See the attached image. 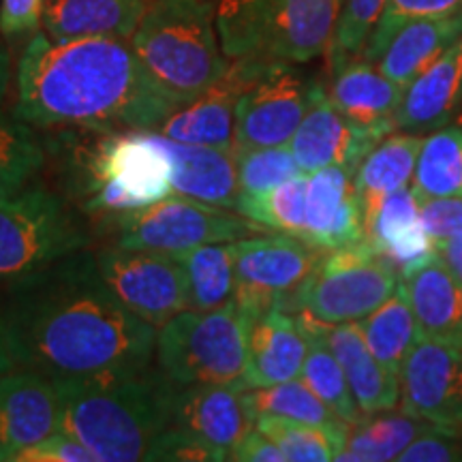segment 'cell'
Segmentation results:
<instances>
[{
  "mask_svg": "<svg viewBox=\"0 0 462 462\" xmlns=\"http://www.w3.org/2000/svg\"><path fill=\"white\" fill-rule=\"evenodd\" d=\"M0 323L17 366L50 379L143 368L157 349V328L120 302L84 248L0 287Z\"/></svg>",
  "mask_w": 462,
  "mask_h": 462,
  "instance_id": "1",
  "label": "cell"
},
{
  "mask_svg": "<svg viewBox=\"0 0 462 462\" xmlns=\"http://www.w3.org/2000/svg\"><path fill=\"white\" fill-rule=\"evenodd\" d=\"M178 106L126 39L34 32L17 62L14 116L34 129L154 131Z\"/></svg>",
  "mask_w": 462,
  "mask_h": 462,
  "instance_id": "2",
  "label": "cell"
},
{
  "mask_svg": "<svg viewBox=\"0 0 462 462\" xmlns=\"http://www.w3.org/2000/svg\"><path fill=\"white\" fill-rule=\"evenodd\" d=\"M60 402V430L97 462L146 460L152 441L171 426L178 385L159 366L51 379Z\"/></svg>",
  "mask_w": 462,
  "mask_h": 462,
  "instance_id": "3",
  "label": "cell"
},
{
  "mask_svg": "<svg viewBox=\"0 0 462 462\" xmlns=\"http://www.w3.org/2000/svg\"><path fill=\"white\" fill-rule=\"evenodd\" d=\"M131 45L180 106L210 90L231 67L218 39L215 0H150Z\"/></svg>",
  "mask_w": 462,
  "mask_h": 462,
  "instance_id": "4",
  "label": "cell"
},
{
  "mask_svg": "<svg viewBox=\"0 0 462 462\" xmlns=\"http://www.w3.org/2000/svg\"><path fill=\"white\" fill-rule=\"evenodd\" d=\"M229 60L309 62L328 51L340 0H215Z\"/></svg>",
  "mask_w": 462,
  "mask_h": 462,
  "instance_id": "5",
  "label": "cell"
},
{
  "mask_svg": "<svg viewBox=\"0 0 462 462\" xmlns=\"http://www.w3.org/2000/svg\"><path fill=\"white\" fill-rule=\"evenodd\" d=\"M248 317L236 300L184 310L157 330L154 362L178 388L240 383L246 371Z\"/></svg>",
  "mask_w": 462,
  "mask_h": 462,
  "instance_id": "6",
  "label": "cell"
},
{
  "mask_svg": "<svg viewBox=\"0 0 462 462\" xmlns=\"http://www.w3.org/2000/svg\"><path fill=\"white\" fill-rule=\"evenodd\" d=\"M90 238L67 201L42 187L0 198V287L86 248Z\"/></svg>",
  "mask_w": 462,
  "mask_h": 462,
  "instance_id": "7",
  "label": "cell"
},
{
  "mask_svg": "<svg viewBox=\"0 0 462 462\" xmlns=\"http://www.w3.org/2000/svg\"><path fill=\"white\" fill-rule=\"evenodd\" d=\"M398 282L401 273L364 240L321 257L289 306L330 326L354 323L377 310Z\"/></svg>",
  "mask_w": 462,
  "mask_h": 462,
  "instance_id": "8",
  "label": "cell"
},
{
  "mask_svg": "<svg viewBox=\"0 0 462 462\" xmlns=\"http://www.w3.org/2000/svg\"><path fill=\"white\" fill-rule=\"evenodd\" d=\"M88 210H137L170 198L171 161L154 131L107 133L88 161Z\"/></svg>",
  "mask_w": 462,
  "mask_h": 462,
  "instance_id": "9",
  "label": "cell"
},
{
  "mask_svg": "<svg viewBox=\"0 0 462 462\" xmlns=\"http://www.w3.org/2000/svg\"><path fill=\"white\" fill-rule=\"evenodd\" d=\"M118 246L143 248L178 255L215 242H236L263 234L262 225L242 215H231L227 208L170 195V198L137 210L120 212Z\"/></svg>",
  "mask_w": 462,
  "mask_h": 462,
  "instance_id": "10",
  "label": "cell"
},
{
  "mask_svg": "<svg viewBox=\"0 0 462 462\" xmlns=\"http://www.w3.org/2000/svg\"><path fill=\"white\" fill-rule=\"evenodd\" d=\"M236 302L248 319L263 310L289 309L300 285L321 262L319 248L289 234L236 240Z\"/></svg>",
  "mask_w": 462,
  "mask_h": 462,
  "instance_id": "11",
  "label": "cell"
},
{
  "mask_svg": "<svg viewBox=\"0 0 462 462\" xmlns=\"http://www.w3.org/2000/svg\"><path fill=\"white\" fill-rule=\"evenodd\" d=\"M97 265L120 302L157 330L189 310L187 274L176 255L116 246L97 253Z\"/></svg>",
  "mask_w": 462,
  "mask_h": 462,
  "instance_id": "12",
  "label": "cell"
},
{
  "mask_svg": "<svg viewBox=\"0 0 462 462\" xmlns=\"http://www.w3.org/2000/svg\"><path fill=\"white\" fill-rule=\"evenodd\" d=\"M313 86L291 62H265L236 109V154L287 146L309 109Z\"/></svg>",
  "mask_w": 462,
  "mask_h": 462,
  "instance_id": "13",
  "label": "cell"
},
{
  "mask_svg": "<svg viewBox=\"0 0 462 462\" xmlns=\"http://www.w3.org/2000/svg\"><path fill=\"white\" fill-rule=\"evenodd\" d=\"M401 411L449 430H462V346L420 338L404 357Z\"/></svg>",
  "mask_w": 462,
  "mask_h": 462,
  "instance_id": "14",
  "label": "cell"
},
{
  "mask_svg": "<svg viewBox=\"0 0 462 462\" xmlns=\"http://www.w3.org/2000/svg\"><path fill=\"white\" fill-rule=\"evenodd\" d=\"M265 62L231 60L229 71L198 99L182 103L161 123L159 133L170 140L210 146L236 154V109Z\"/></svg>",
  "mask_w": 462,
  "mask_h": 462,
  "instance_id": "15",
  "label": "cell"
},
{
  "mask_svg": "<svg viewBox=\"0 0 462 462\" xmlns=\"http://www.w3.org/2000/svg\"><path fill=\"white\" fill-rule=\"evenodd\" d=\"M379 142L351 125L338 112L323 86L315 82L309 109L293 133L289 148L302 173H313L332 165L346 167L356 173L362 159Z\"/></svg>",
  "mask_w": 462,
  "mask_h": 462,
  "instance_id": "16",
  "label": "cell"
},
{
  "mask_svg": "<svg viewBox=\"0 0 462 462\" xmlns=\"http://www.w3.org/2000/svg\"><path fill=\"white\" fill-rule=\"evenodd\" d=\"M304 242L319 251L364 242V210L354 171L332 165L306 173Z\"/></svg>",
  "mask_w": 462,
  "mask_h": 462,
  "instance_id": "17",
  "label": "cell"
},
{
  "mask_svg": "<svg viewBox=\"0 0 462 462\" xmlns=\"http://www.w3.org/2000/svg\"><path fill=\"white\" fill-rule=\"evenodd\" d=\"M60 430V402L54 381L34 371L0 377V462Z\"/></svg>",
  "mask_w": 462,
  "mask_h": 462,
  "instance_id": "18",
  "label": "cell"
},
{
  "mask_svg": "<svg viewBox=\"0 0 462 462\" xmlns=\"http://www.w3.org/2000/svg\"><path fill=\"white\" fill-rule=\"evenodd\" d=\"M330 99L357 129L383 140L394 133L404 88L385 78L377 65L354 58L332 71Z\"/></svg>",
  "mask_w": 462,
  "mask_h": 462,
  "instance_id": "19",
  "label": "cell"
},
{
  "mask_svg": "<svg viewBox=\"0 0 462 462\" xmlns=\"http://www.w3.org/2000/svg\"><path fill=\"white\" fill-rule=\"evenodd\" d=\"M306 351L309 343L296 317L281 306L263 310L262 315L248 319L246 371L242 377V388H270L300 379Z\"/></svg>",
  "mask_w": 462,
  "mask_h": 462,
  "instance_id": "20",
  "label": "cell"
},
{
  "mask_svg": "<svg viewBox=\"0 0 462 462\" xmlns=\"http://www.w3.org/2000/svg\"><path fill=\"white\" fill-rule=\"evenodd\" d=\"M364 240L388 259L401 276L437 253L421 223L420 199L411 184L385 195L364 215Z\"/></svg>",
  "mask_w": 462,
  "mask_h": 462,
  "instance_id": "21",
  "label": "cell"
},
{
  "mask_svg": "<svg viewBox=\"0 0 462 462\" xmlns=\"http://www.w3.org/2000/svg\"><path fill=\"white\" fill-rule=\"evenodd\" d=\"M171 426L195 430L229 454L248 430L255 429V420L248 413L240 383L189 385L178 388L173 396Z\"/></svg>",
  "mask_w": 462,
  "mask_h": 462,
  "instance_id": "22",
  "label": "cell"
},
{
  "mask_svg": "<svg viewBox=\"0 0 462 462\" xmlns=\"http://www.w3.org/2000/svg\"><path fill=\"white\" fill-rule=\"evenodd\" d=\"M171 161V189L182 198L236 210L238 204V154L210 146L170 140L154 131Z\"/></svg>",
  "mask_w": 462,
  "mask_h": 462,
  "instance_id": "23",
  "label": "cell"
},
{
  "mask_svg": "<svg viewBox=\"0 0 462 462\" xmlns=\"http://www.w3.org/2000/svg\"><path fill=\"white\" fill-rule=\"evenodd\" d=\"M420 338L462 346V285L443 259L432 255L401 276Z\"/></svg>",
  "mask_w": 462,
  "mask_h": 462,
  "instance_id": "24",
  "label": "cell"
},
{
  "mask_svg": "<svg viewBox=\"0 0 462 462\" xmlns=\"http://www.w3.org/2000/svg\"><path fill=\"white\" fill-rule=\"evenodd\" d=\"M462 103V37L404 88L396 126L432 133L446 126Z\"/></svg>",
  "mask_w": 462,
  "mask_h": 462,
  "instance_id": "25",
  "label": "cell"
},
{
  "mask_svg": "<svg viewBox=\"0 0 462 462\" xmlns=\"http://www.w3.org/2000/svg\"><path fill=\"white\" fill-rule=\"evenodd\" d=\"M150 0H43L42 26L51 39H126Z\"/></svg>",
  "mask_w": 462,
  "mask_h": 462,
  "instance_id": "26",
  "label": "cell"
},
{
  "mask_svg": "<svg viewBox=\"0 0 462 462\" xmlns=\"http://www.w3.org/2000/svg\"><path fill=\"white\" fill-rule=\"evenodd\" d=\"M326 338L364 415L392 411L401 404V379L373 356L357 321L326 323Z\"/></svg>",
  "mask_w": 462,
  "mask_h": 462,
  "instance_id": "27",
  "label": "cell"
},
{
  "mask_svg": "<svg viewBox=\"0 0 462 462\" xmlns=\"http://www.w3.org/2000/svg\"><path fill=\"white\" fill-rule=\"evenodd\" d=\"M462 37V11L441 17H421L398 28L374 65L385 78L407 88L443 51Z\"/></svg>",
  "mask_w": 462,
  "mask_h": 462,
  "instance_id": "28",
  "label": "cell"
},
{
  "mask_svg": "<svg viewBox=\"0 0 462 462\" xmlns=\"http://www.w3.org/2000/svg\"><path fill=\"white\" fill-rule=\"evenodd\" d=\"M421 142L424 137L418 133H390L362 159L354 180L364 215H368L385 195L413 182Z\"/></svg>",
  "mask_w": 462,
  "mask_h": 462,
  "instance_id": "29",
  "label": "cell"
},
{
  "mask_svg": "<svg viewBox=\"0 0 462 462\" xmlns=\"http://www.w3.org/2000/svg\"><path fill=\"white\" fill-rule=\"evenodd\" d=\"M296 319L306 343H309V351H306V360L302 373H300V379L326 402V407L334 415H338L340 420L351 426L357 424L366 415L357 407L354 392H351L349 383H346L343 366H340L337 356L332 354L330 345H328L326 323L317 321L304 313H298Z\"/></svg>",
  "mask_w": 462,
  "mask_h": 462,
  "instance_id": "30",
  "label": "cell"
},
{
  "mask_svg": "<svg viewBox=\"0 0 462 462\" xmlns=\"http://www.w3.org/2000/svg\"><path fill=\"white\" fill-rule=\"evenodd\" d=\"M437 429L430 421L418 420L409 413L381 411L371 420H360L349 429L346 446L337 460L349 462H388L401 454L424 432Z\"/></svg>",
  "mask_w": 462,
  "mask_h": 462,
  "instance_id": "31",
  "label": "cell"
},
{
  "mask_svg": "<svg viewBox=\"0 0 462 462\" xmlns=\"http://www.w3.org/2000/svg\"><path fill=\"white\" fill-rule=\"evenodd\" d=\"M189 282V310H212L236 298L234 242H215L178 253Z\"/></svg>",
  "mask_w": 462,
  "mask_h": 462,
  "instance_id": "32",
  "label": "cell"
},
{
  "mask_svg": "<svg viewBox=\"0 0 462 462\" xmlns=\"http://www.w3.org/2000/svg\"><path fill=\"white\" fill-rule=\"evenodd\" d=\"M357 328L373 356L390 373L401 374L404 357L420 340L418 323L402 282H398L396 291L377 310L357 321Z\"/></svg>",
  "mask_w": 462,
  "mask_h": 462,
  "instance_id": "33",
  "label": "cell"
},
{
  "mask_svg": "<svg viewBox=\"0 0 462 462\" xmlns=\"http://www.w3.org/2000/svg\"><path fill=\"white\" fill-rule=\"evenodd\" d=\"M411 187L420 199L462 195V125H446L424 137Z\"/></svg>",
  "mask_w": 462,
  "mask_h": 462,
  "instance_id": "34",
  "label": "cell"
},
{
  "mask_svg": "<svg viewBox=\"0 0 462 462\" xmlns=\"http://www.w3.org/2000/svg\"><path fill=\"white\" fill-rule=\"evenodd\" d=\"M255 429L273 439L289 462H330L337 460L345 449L351 426L343 424L337 429H326V426L302 424L274 415H259Z\"/></svg>",
  "mask_w": 462,
  "mask_h": 462,
  "instance_id": "35",
  "label": "cell"
},
{
  "mask_svg": "<svg viewBox=\"0 0 462 462\" xmlns=\"http://www.w3.org/2000/svg\"><path fill=\"white\" fill-rule=\"evenodd\" d=\"M245 404L253 420H257L259 415H274V418L326 426V429L346 424L326 407V402L302 379H291L270 388L245 390Z\"/></svg>",
  "mask_w": 462,
  "mask_h": 462,
  "instance_id": "36",
  "label": "cell"
},
{
  "mask_svg": "<svg viewBox=\"0 0 462 462\" xmlns=\"http://www.w3.org/2000/svg\"><path fill=\"white\" fill-rule=\"evenodd\" d=\"M43 165L45 148L34 126L0 112V198L28 189Z\"/></svg>",
  "mask_w": 462,
  "mask_h": 462,
  "instance_id": "37",
  "label": "cell"
},
{
  "mask_svg": "<svg viewBox=\"0 0 462 462\" xmlns=\"http://www.w3.org/2000/svg\"><path fill=\"white\" fill-rule=\"evenodd\" d=\"M236 212L262 227L304 238L306 229V173L259 195H238Z\"/></svg>",
  "mask_w": 462,
  "mask_h": 462,
  "instance_id": "38",
  "label": "cell"
},
{
  "mask_svg": "<svg viewBox=\"0 0 462 462\" xmlns=\"http://www.w3.org/2000/svg\"><path fill=\"white\" fill-rule=\"evenodd\" d=\"M388 0H343L328 54L332 71L360 58Z\"/></svg>",
  "mask_w": 462,
  "mask_h": 462,
  "instance_id": "39",
  "label": "cell"
},
{
  "mask_svg": "<svg viewBox=\"0 0 462 462\" xmlns=\"http://www.w3.org/2000/svg\"><path fill=\"white\" fill-rule=\"evenodd\" d=\"M302 173L291 148H253L238 152V195H259Z\"/></svg>",
  "mask_w": 462,
  "mask_h": 462,
  "instance_id": "40",
  "label": "cell"
},
{
  "mask_svg": "<svg viewBox=\"0 0 462 462\" xmlns=\"http://www.w3.org/2000/svg\"><path fill=\"white\" fill-rule=\"evenodd\" d=\"M458 11H462V0H388L360 58L374 65L394 32L407 22L421 20V17L452 15Z\"/></svg>",
  "mask_w": 462,
  "mask_h": 462,
  "instance_id": "41",
  "label": "cell"
},
{
  "mask_svg": "<svg viewBox=\"0 0 462 462\" xmlns=\"http://www.w3.org/2000/svg\"><path fill=\"white\" fill-rule=\"evenodd\" d=\"M148 462H225L229 454L195 430L167 426L146 454Z\"/></svg>",
  "mask_w": 462,
  "mask_h": 462,
  "instance_id": "42",
  "label": "cell"
},
{
  "mask_svg": "<svg viewBox=\"0 0 462 462\" xmlns=\"http://www.w3.org/2000/svg\"><path fill=\"white\" fill-rule=\"evenodd\" d=\"M420 215L432 245H441L462 234V195L420 199Z\"/></svg>",
  "mask_w": 462,
  "mask_h": 462,
  "instance_id": "43",
  "label": "cell"
},
{
  "mask_svg": "<svg viewBox=\"0 0 462 462\" xmlns=\"http://www.w3.org/2000/svg\"><path fill=\"white\" fill-rule=\"evenodd\" d=\"M462 462V430L432 429L420 435L398 462Z\"/></svg>",
  "mask_w": 462,
  "mask_h": 462,
  "instance_id": "44",
  "label": "cell"
},
{
  "mask_svg": "<svg viewBox=\"0 0 462 462\" xmlns=\"http://www.w3.org/2000/svg\"><path fill=\"white\" fill-rule=\"evenodd\" d=\"M14 462H97V458L84 443H79L69 432L56 430L42 441L22 449Z\"/></svg>",
  "mask_w": 462,
  "mask_h": 462,
  "instance_id": "45",
  "label": "cell"
},
{
  "mask_svg": "<svg viewBox=\"0 0 462 462\" xmlns=\"http://www.w3.org/2000/svg\"><path fill=\"white\" fill-rule=\"evenodd\" d=\"M43 0H0V34L7 39L34 34L42 26Z\"/></svg>",
  "mask_w": 462,
  "mask_h": 462,
  "instance_id": "46",
  "label": "cell"
},
{
  "mask_svg": "<svg viewBox=\"0 0 462 462\" xmlns=\"http://www.w3.org/2000/svg\"><path fill=\"white\" fill-rule=\"evenodd\" d=\"M229 460L236 462H285L279 446L263 435L262 430L251 429L231 448Z\"/></svg>",
  "mask_w": 462,
  "mask_h": 462,
  "instance_id": "47",
  "label": "cell"
},
{
  "mask_svg": "<svg viewBox=\"0 0 462 462\" xmlns=\"http://www.w3.org/2000/svg\"><path fill=\"white\" fill-rule=\"evenodd\" d=\"M435 251L437 255L443 259V263L448 265L449 273L456 276V281L462 285V234L437 245Z\"/></svg>",
  "mask_w": 462,
  "mask_h": 462,
  "instance_id": "48",
  "label": "cell"
},
{
  "mask_svg": "<svg viewBox=\"0 0 462 462\" xmlns=\"http://www.w3.org/2000/svg\"><path fill=\"white\" fill-rule=\"evenodd\" d=\"M14 371H20V366H17L14 351H11V346H9L7 334H5L3 323H0V377H5V374H9Z\"/></svg>",
  "mask_w": 462,
  "mask_h": 462,
  "instance_id": "49",
  "label": "cell"
},
{
  "mask_svg": "<svg viewBox=\"0 0 462 462\" xmlns=\"http://www.w3.org/2000/svg\"><path fill=\"white\" fill-rule=\"evenodd\" d=\"M340 5H343V0H340Z\"/></svg>",
  "mask_w": 462,
  "mask_h": 462,
  "instance_id": "50",
  "label": "cell"
}]
</instances>
